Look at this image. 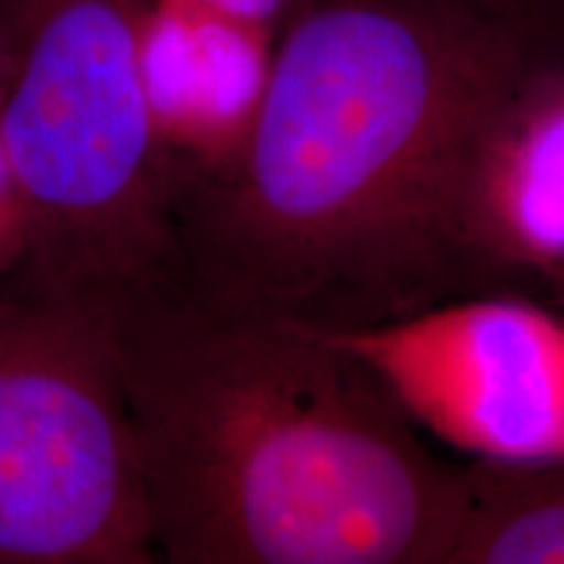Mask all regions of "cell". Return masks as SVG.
<instances>
[{
    "label": "cell",
    "mask_w": 564,
    "mask_h": 564,
    "mask_svg": "<svg viewBox=\"0 0 564 564\" xmlns=\"http://www.w3.org/2000/svg\"><path fill=\"white\" fill-rule=\"evenodd\" d=\"M11 51H13L11 0H0V91L6 89V82H9Z\"/></svg>",
    "instance_id": "obj_12"
},
{
    "label": "cell",
    "mask_w": 564,
    "mask_h": 564,
    "mask_svg": "<svg viewBox=\"0 0 564 564\" xmlns=\"http://www.w3.org/2000/svg\"><path fill=\"white\" fill-rule=\"evenodd\" d=\"M453 243L463 295H525L564 312V58L528 70L478 126Z\"/></svg>",
    "instance_id": "obj_6"
},
{
    "label": "cell",
    "mask_w": 564,
    "mask_h": 564,
    "mask_svg": "<svg viewBox=\"0 0 564 564\" xmlns=\"http://www.w3.org/2000/svg\"><path fill=\"white\" fill-rule=\"evenodd\" d=\"M150 0H11L0 131L30 215L19 293L116 299L178 270L147 105Z\"/></svg>",
    "instance_id": "obj_3"
},
{
    "label": "cell",
    "mask_w": 564,
    "mask_h": 564,
    "mask_svg": "<svg viewBox=\"0 0 564 564\" xmlns=\"http://www.w3.org/2000/svg\"><path fill=\"white\" fill-rule=\"evenodd\" d=\"M183 3L202 6V9L223 13V17L280 34V26L291 11L293 0H183Z\"/></svg>",
    "instance_id": "obj_11"
},
{
    "label": "cell",
    "mask_w": 564,
    "mask_h": 564,
    "mask_svg": "<svg viewBox=\"0 0 564 564\" xmlns=\"http://www.w3.org/2000/svg\"><path fill=\"white\" fill-rule=\"evenodd\" d=\"M274 45L278 32L202 6L147 3L141 68L173 194L241 150L270 84Z\"/></svg>",
    "instance_id": "obj_7"
},
{
    "label": "cell",
    "mask_w": 564,
    "mask_h": 564,
    "mask_svg": "<svg viewBox=\"0 0 564 564\" xmlns=\"http://www.w3.org/2000/svg\"><path fill=\"white\" fill-rule=\"evenodd\" d=\"M154 562L110 301H0V564Z\"/></svg>",
    "instance_id": "obj_4"
},
{
    "label": "cell",
    "mask_w": 564,
    "mask_h": 564,
    "mask_svg": "<svg viewBox=\"0 0 564 564\" xmlns=\"http://www.w3.org/2000/svg\"><path fill=\"white\" fill-rule=\"evenodd\" d=\"M449 564H564V457L541 465H463Z\"/></svg>",
    "instance_id": "obj_8"
},
{
    "label": "cell",
    "mask_w": 564,
    "mask_h": 564,
    "mask_svg": "<svg viewBox=\"0 0 564 564\" xmlns=\"http://www.w3.org/2000/svg\"><path fill=\"white\" fill-rule=\"evenodd\" d=\"M564 40L460 0H293L230 162L173 194L178 267L223 306L361 329L463 299L478 126Z\"/></svg>",
    "instance_id": "obj_1"
},
{
    "label": "cell",
    "mask_w": 564,
    "mask_h": 564,
    "mask_svg": "<svg viewBox=\"0 0 564 564\" xmlns=\"http://www.w3.org/2000/svg\"><path fill=\"white\" fill-rule=\"evenodd\" d=\"M494 17L564 40V0H460Z\"/></svg>",
    "instance_id": "obj_10"
},
{
    "label": "cell",
    "mask_w": 564,
    "mask_h": 564,
    "mask_svg": "<svg viewBox=\"0 0 564 564\" xmlns=\"http://www.w3.org/2000/svg\"><path fill=\"white\" fill-rule=\"evenodd\" d=\"M26 241H30V215L0 131V274L19 270Z\"/></svg>",
    "instance_id": "obj_9"
},
{
    "label": "cell",
    "mask_w": 564,
    "mask_h": 564,
    "mask_svg": "<svg viewBox=\"0 0 564 564\" xmlns=\"http://www.w3.org/2000/svg\"><path fill=\"white\" fill-rule=\"evenodd\" d=\"M345 345L423 434L474 463L564 457V312L525 295L481 293L361 329Z\"/></svg>",
    "instance_id": "obj_5"
},
{
    "label": "cell",
    "mask_w": 564,
    "mask_h": 564,
    "mask_svg": "<svg viewBox=\"0 0 564 564\" xmlns=\"http://www.w3.org/2000/svg\"><path fill=\"white\" fill-rule=\"evenodd\" d=\"M110 308L154 560L449 564L463 465L345 345L181 267Z\"/></svg>",
    "instance_id": "obj_2"
}]
</instances>
